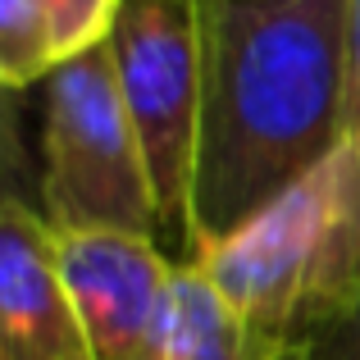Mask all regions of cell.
I'll return each instance as SVG.
<instances>
[{"mask_svg":"<svg viewBox=\"0 0 360 360\" xmlns=\"http://www.w3.org/2000/svg\"><path fill=\"white\" fill-rule=\"evenodd\" d=\"M360 137V0H347V132Z\"/></svg>","mask_w":360,"mask_h":360,"instance_id":"cell-9","label":"cell"},{"mask_svg":"<svg viewBox=\"0 0 360 360\" xmlns=\"http://www.w3.org/2000/svg\"><path fill=\"white\" fill-rule=\"evenodd\" d=\"M0 360H91L55 229L14 192L0 214Z\"/></svg>","mask_w":360,"mask_h":360,"instance_id":"cell-6","label":"cell"},{"mask_svg":"<svg viewBox=\"0 0 360 360\" xmlns=\"http://www.w3.org/2000/svg\"><path fill=\"white\" fill-rule=\"evenodd\" d=\"M41 214L55 233L155 238L165 229L110 41L46 78Z\"/></svg>","mask_w":360,"mask_h":360,"instance_id":"cell-3","label":"cell"},{"mask_svg":"<svg viewBox=\"0 0 360 360\" xmlns=\"http://www.w3.org/2000/svg\"><path fill=\"white\" fill-rule=\"evenodd\" d=\"M315 360H360V306L333 338L315 342Z\"/></svg>","mask_w":360,"mask_h":360,"instance_id":"cell-10","label":"cell"},{"mask_svg":"<svg viewBox=\"0 0 360 360\" xmlns=\"http://www.w3.org/2000/svg\"><path fill=\"white\" fill-rule=\"evenodd\" d=\"M91 360H165L178 264L141 233H55Z\"/></svg>","mask_w":360,"mask_h":360,"instance_id":"cell-5","label":"cell"},{"mask_svg":"<svg viewBox=\"0 0 360 360\" xmlns=\"http://www.w3.org/2000/svg\"><path fill=\"white\" fill-rule=\"evenodd\" d=\"M201 110L183 255L297 187L347 132V0H196Z\"/></svg>","mask_w":360,"mask_h":360,"instance_id":"cell-1","label":"cell"},{"mask_svg":"<svg viewBox=\"0 0 360 360\" xmlns=\"http://www.w3.org/2000/svg\"><path fill=\"white\" fill-rule=\"evenodd\" d=\"M110 55L137 123L160 201V224L183 233L201 110V9L196 0H123Z\"/></svg>","mask_w":360,"mask_h":360,"instance_id":"cell-4","label":"cell"},{"mask_svg":"<svg viewBox=\"0 0 360 360\" xmlns=\"http://www.w3.org/2000/svg\"><path fill=\"white\" fill-rule=\"evenodd\" d=\"M165 360H315V342H292L255 328L210 283L201 264H178L174 319Z\"/></svg>","mask_w":360,"mask_h":360,"instance_id":"cell-8","label":"cell"},{"mask_svg":"<svg viewBox=\"0 0 360 360\" xmlns=\"http://www.w3.org/2000/svg\"><path fill=\"white\" fill-rule=\"evenodd\" d=\"M255 328L324 342L360 306V137L196 260Z\"/></svg>","mask_w":360,"mask_h":360,"instance_id":"cell-2","label":"cell"},{"mask_svg":"<svg viewBox=\"0 0 360 360\" xmlns=\"http://www.w3.org/2000/svg\"><path fill=\"white\" fill-rule=\"evenodd\" d=\"M123 0H0V82L23 91L115 32Z\"/></svg>","mask_w":360,"mask_h":360,"instance_id":"cell-7","label":"cell"}]
</instances>
